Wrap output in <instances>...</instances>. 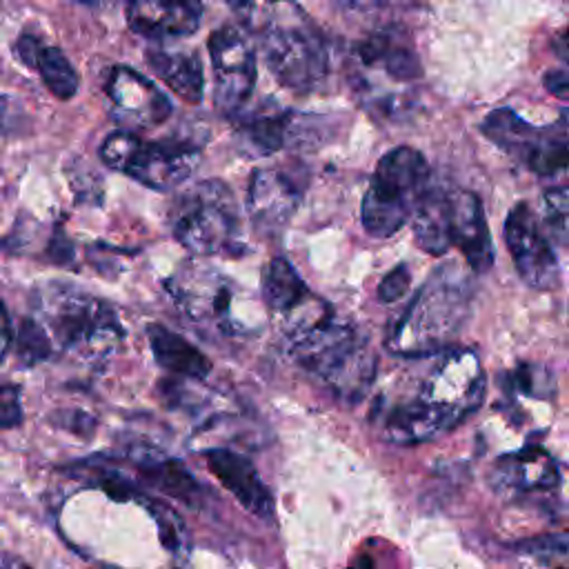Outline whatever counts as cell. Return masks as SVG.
<instances>
[{"instance_id":"obj_1","label":"cell","mask_w":569,"mask_h":569,"mask_svg":"<svg viewBox=\"0 0 569 569\" xmlns=\"http://www.w3.org/2000/svg\"><path fill=\"white\" fill-rule=\"evenodd\" d=\"M409 396L382 416V436L396 445L433 440L467 420L485 398V371L473 349L449 347L436 356Z\"/></svg>"},{"instance_id":"obj_2","label":"cell","mask_w":569,"mask_h":569,"mask_svg":"<svg viewBox=\"0 0 569 569\" xmlns=\"http://www.w3.org/2000/svg\"><path fill=\"white\" fill-rule=\"evenodd\" d=\"M473 296V276L456 260L433 267L389 327L385 347L402 358H429L449 349L471 313Z\"/></svg>"},{"instance_id":"obj_3","label":"cell","mask_w":569,"mask_h":569,"mask_svg":"<svg viewBox=\"0 0 569 569\" xmlns=\"http://www.w3.org/2000/svg\"><path fill=\"white\" fill-rule=\"evenodd\" d=\"M293 360L345 402H360L376 378V353L367 338L320 305L302 322L284 329Z\"/></svg>"},{"instance_id":"obj_4","label":"cell","mask_w":569,"mask_h":569,"mask_svg":"<svg viewBox=\"0 0 569 569\" xmlns=\"http://www.w3.org/2000/svg\"><path fill=\"white\" fill-rule=\"evenodd\" d=\"M251 16V27L273 78L293 89H316L329 71V47L322 31L311 22L302 7L284 4H240Z\"/></svg>"},{"instance_id":"obj_5","label":"cell","mask_w":569,"mask_h":569,"mask_svg":"<svg viewBox=\"0 0 569 569\" xmlns=\"http://www.w3.org/2000/svg\"><path fill=\"white\" fill-rule=\"evenodd\" d=\"M176 240L196 256H242L247 251L233 191L222 180L189 187L171 207Z\"/></svg>"},{"instance_id":"obj_6","label":"cell","mask_w":569,"mask_h":569,"mask_svg":"<svg viewBox=\"0 0 569 569\" xmlns=\"http://www.w3.org/2000/svg\"><path fill=\"white\" fill-rule=\"evenodd\" d=\"M429 182L425 156L407 144L389 149L376 164L362 198V227L373 238H389L413 216Z\"/></svg>"},{"instance_id":"obj_7","label":"cell","mask_w":569,"mask_h":569,"mask_svg":"<svg viewBox=\"0 0 569 569\" xmlns=\"http://www.w3.org/2000/svg\"><path fill=\"white\" fill-rule=\"evenodd\" d=\"M42 313L56 340L84 360H104L124 338L118 313L104 300L67 284H53L42 300Z\"/></svg>"},{"instance_id":"obj_8","label":"cell","mask_w":569,"mask_h":569,"mask_svg":"<svg viewBox=\"0 0 569 569\" xmlns=\"http://www.w3.org/2000/svg\"><path fill=\"white\" fill-rule=\"evenodd\" d=\"M100 160L153 191H171L193 173L200 149L182 140H142L120 129L100 144Z\"/></svg>"},{"instance_id":"obj_9","label":"cell","mask_w":569,"mask_h":569,"mask_svg":"<svg viewBox=\"0 0 569 569\" xmlns=\"http://www.w3.org/2000/svg\"><path fill=\"white\" fill-rule=\"evenodd\" d=\"M164 289L193 327L222 336L240 331V318L236 316L238 291L222 271L189 260L167 278Z\"/></svg>"},{"instance_id":"obj_10","label":"cell","mask_w":569,"mask_h":569,"mask_svg":"<svg viewBox=\"0 0 569 569\" xmlns=\"http://www.w3.org/2000/svg\"><path fill=\"white\" fill-rule=\"evenodd\" d=\"M480 131L509 158L538 176H556L567 167V120L533 127L513 109L498 107L487 113Z\"/></svg>"},{"instance_id":"obj_11","label":"cell","mask_w":569,"mask_h":569,"mask_svg":"<svg viewBox=\"0 0 569 569\" xmlns=\"http://www.w3.org/2000/svg\"><path fill=\"white\" fill-rule=\"evenodd\" d=\"M207 47L213 69V102L222 113L236 116L256 87V53L249 40L229 24L216 29Z\"/></svg>"},{"instance_id":"obj_12","label":"cell","mask_w":569,"mask_h":569,"mask_svg":"<svg viewBox=\"0 0 569 569\" xmlns=\"http://www.w3.org/2000/svg\"><path fill=\"white\" fill-rule=\"evenodd\" d=\"M505 242L518 276L533 289H553L560 280V264L553 244L538 227L529 204L518 202L505 220Z\"/></svg>"},{"instance_id":"obj_13","label":"cell","mask_w":569,"mask_h":569,"mask_svg":"<svg viewBox=\"0 0 569 569\" xmlns=\"http://www.w3.org/2000/svg\"><path fill=\"white\" fill-rule=\"evenodd\" d=\"M353 84L371 78L393 84H411L422 76V64L409 36L398 27H387L369 33L353 44Z\"/></svg>"},{"instance_id":"obj_14","label":"cell","mask_w":569,"mask_h":569,"mask_svg":"<svg viewBox=\"0 0 569 569\" xmlns=\"http://www.w3.org/2000/svg\"><path fill=\"white\" fill-rule=\"evenodd\" d=\"M107 96L118 122L133 129L162 124L171 113V100L142 73L131 67H113L107 80Z\"/></svg>"},{"instance_id":"obj_15","label":"cell","mask_w":569,"mask_h":569,"mask_svg":"<svg viewBox=\"0 0 569 569\" xmlns=\"http://www.w3.org/2000/svg\"><path fill=\"white\" fill-rule=\"evenodd\" d=\"M302 200L300 184L280 169H256L247 187V213L262 236H278Z\"/></svg>"},{"instance_id":"obj_16","label":"cell","mask_w":569,"mask_h":569,"mask_svg":"<svg viewBox=\"0 0 569 569\" xmlns=\"http://www.w3.org/2000/svg\"><path fill=\"white\" fill-rule=\"evenodd\" d=\"M491 487L502 493L551 491L560 485L558 462L540 447H525L500 456L489 473Z\"/></svg>"},{"instance_id":"obj_17","label":"cell","mask_w":569,"mask_h":569,"mask_svg":"<svg viewBox=\"0 0 569 569\" xmlns=\"http://www.w3.org/2000/svg\"><path fill=\"white\" fill-rule=\"evenodd\" d=\"M204 462L209 471L220 480L233 498L258 518L273 516V498L267 485L260 480L256 467L240 453L231 449H209L204 451Z\"/></svg>"},{"instance_id":"obj_18","label":"cell","mask_w":569,"mask_h":569,"mask_svg":"<svg viewBox=\"0 0 569 569\" xmlns=\"http://www.w3.org/2000/svg\"><path fill=\"white\" fill-rule=\"evenodd\" d=\"M202 4L198 2H151L127 4L131 31L149 40H173L193 33L200 27Z\"/></svg>"},{"instance_id":"obj_19","label":"cell","mask_w":569,"mask_h":569,"mask_svg":"<svg viewBox=\"0 0 569 569\" xmlns=\"http://www.w3.org/2000/svg\"><path fill=\"white\" fill-rule=\"evenodd\" d=\"M451 247H458L471 267L482 273L493 264V242L489 236L482 202L471 191H453Z\"/></svg>"},{"instance_id":"obj_20","label":"cell","mask_w":569,"mask_h":569,"mask_svg":"<svg viewBox=\"0 0 569 569\" xmlns=\"http://www.w3.org/2000/svg\"><path fill=\"white\" fill-rule=\"evenodd\" d=\"M307 116L291 111L278 113H256L247 118L238 131L236 140L244 156L264 158L284 149L287 144L302 147V124Z\"/></svg>"},{"instance_id":"obj_21","label":"cell","mask_w":569,"mask_h":569,"mask_svg":"<svg viewBox=\"0 0 569 569\" xmlns=\"http://www.w3.org/2000/svg\"><path fill=\"white\" fill-rule=\"evenodd\" d=\"M453 191L427 189L413 211V240L429 256H445L451 249Z\"/></svg>"},{"instance_id":"obj_22","label":"cell","mask_w":569,"mask_h":569,"mask_svg":"<svg viewBox=\"0 0 569 569\" xmlns=\"http://www.w3.org/2000/svg\"><path fill=\"white\" fill-rule=\"evenodd\" d=\"M151 71L184 102L198 104L204 91V73L198 53L187 49H149Z\"/></svg>"},{"instance_id":"obj_23","label":"cell","mask_w":569,"mask_h":569,"mask_svg":"<svg viewBox=\"0 0 569 569\" xmlns=\"http://www.w3.org/2000/svg\"><path fill=\"white\" fill-rule=\"evenodd\" d=\"M147 338L153 351L156 362L176 376L189 378V380H202L211 371V360L187 338L178 336L176 331L151 322L147 327Z\"/></svg>"},{"instance_id":"obj_24","label":"cell","mask_w":569,"mask_h":569,"mask_svg":"<svg viewBox=\"0 0 569 569\" xmlns=\"http://www.w3.org/2000/svg\"><path fill=\"white\" fill-rule=\"evenodd\" d=\"M262 298L264 305L280 313L282 318L296 313L302 309L313 293L305 284V280L298 276L293 264L287 258H273L264 271H262Z\"/></svg>"},{"instance_id":"obj_25","label":"cell","mask_w":569,"mask_h":569,"mask_svg":"<svg viewBox=\"0 0 569 569\" xmlns=\"http://www.w3.org/2000/svg\"><path fill=\"white\" fill-rule=\"evenodd\" d=\"M505 393L509 398H529V400H549L556 391L553 373L536 362H522L502 378Z\"/></svg>"},{"instance_id":"obj_26","label":"cell","mask_w":569,"mask_h":569,"mask_svg":"<svg viewBox=\"0 0 569 569\" xmlns=\"http://www.w3.org/2000/svg\"><path fill=\"white\" fill-rule=\"evenodd\" d=\"M36 67L53 96H58L60 100H69L76 96L80 80L73 64L67 60V56L60 49L42 47L36 60Z\"/></svg>"},{"instance_id":"obj_27","label":"cell","mask_w":569,"mask_h":569,"mask_svg":"<svg viewBox=\"0 0 569 569\" xmlns=\"http://www.w3.org/2000/svg\"><path fill=\"white\" fill-rule=\"evenodd\" d=\"M140 471L147 473V478L158 485L162 491L191 502V498L196 496V482L193 478L173 460H149V458H140L138 460Z\"/></svg>"},{"instance_id":"obj_28","label":"cell","mask_w":569,"mask_h":569,"mask_svg":"<svg viewBox=\"0 0 569 569\" xmlns=\"http://www.w3.org/2000/svg\"><path fill=\"white\" fill-rule=\"evenodd\" d=\"M16 351L22 365L31 367L38 365L42 360L49 358L51 353V340L44 331V327L36 320L24 318L18 327V336H16Z\"/></svg>"},{"instance_id":"obj_29","label":"cell","mask_w":569,"mask_h":569,"mask_svg":"<svg viewBox=\"0 0 569 569\" xmlns=\"http://www.w3.org/2000/svg\"><path fill=\"white\" fill-rule=\"evenodd\" d=\"M567 213H569V196L565 187H551L542 196V220L547 233L560 244H567ZM545 233V236H547Z\"/></svg>"},{"instance_id":"obj_30","label":"cell","mask_w":569,"mask_h":569,"mask_svg":"<svg viewBox=\"0 0 569 569\" xmlns=\"http://www.w3.org/2000/svg\"><path fill=\"white\" fill-rule=\"evenodd\" d=\"M411 284V271L407 264H398L391 273H387L378 287V300L389 305L400 300Z\"/></svg>"},{"instance_id":"obj_31","label":"cell","mask_w":569,"mask_h":569,"mask_svg":"<svg viewBox=\"0 0 569 569\" xmlns=\"http://www.w3.org/2000/svg\"><path fill=\"white\" fill-rule=\"evenodd\" d=\"M22 422L20 391L13 382H0V429H9Z\"/></svg>"},{"instance_id":"obj_32","label":"cell","mask_w":569,"mask_h":569,"mask_svg":"<svg viewBox=\"0 0 569 569\" xmlns=\"http://www.w3.org/2000/svg\"><path fill=\"white\" fill-rule=\"evenodd\" d=\"M518 551H525V553H558V556H565L567 553V536L565 533H556V536H540V538H533V540H527L522 545L516 547Z\"/></svg>"},{"instance_id":"obj_33","label":"cell","mask_w":569,"mask_h":569,"mask_svg":"<svg viewBox=\"0 0 569 569\" xmlns=\"http://www.w3.org/2000/svg\"><path fill=\"white\" fill-rule=\"evenodd\" d=\"M42 42L36 38V36H29V33H24L20 40H18V44H16V51H18V56H20V60L24 62V64H31V67H36V60H38V56H40V51H42Z\"/></svg>"},{"instance_id":"obj_34","label":"cell","mask_w":569,"mask_h":569,"mask_svg":"<svg viewBox=\"0 0 569 569\" xmlns=\"http://www.w3.org/2000/svg\"><path fill=\"white\" fill-rule=\"evenodd\" d=\"M545 87L560 100L567 98V89H569V80H567V71L565 69H556V71H547L545 76Z\"/></svg>"},{"instance_id":"obj_35","label":"cell","mask_w":569,"mask_h":569,"mask_svg":"<svg viewBox=\"0 0 569 569\" xmlns=\"http://www.w3.org/2000/svg\"><path fill=\"white\" fill-rule=\"evenodd\" d=\"M7 347H9V327H7V318H4V313L0 309V360H2L4 351H7Z\"/></svg>"},{"instance_id":"obj_36","label":"cell","mask_w":569,"mask_h":569,"mask_svg":"<svg viewBox=\"0 0 569 569\" xmlns=\"http://www.w3.org/2000/svg\"><path fill=\"white\" fill-rule=\"evenodd\" d=\"M0 569H31L29 565H24L22 560H18V558H11V556H7L4 560H2V567Z\"/></svg>"},{"instance_id":"obj_37","label":"cell","mask_w":569,"mask_h":569,"mask_svg":"<svg viewBox=\"0 0 569 569\" xmlns=\"http://www.w3.org/2000/svg\"><path fill=\"white\" fill-rule=\"evenodd\" d=\"M560 569H565V567H560Z\"/></svg>"}]
</instances>
